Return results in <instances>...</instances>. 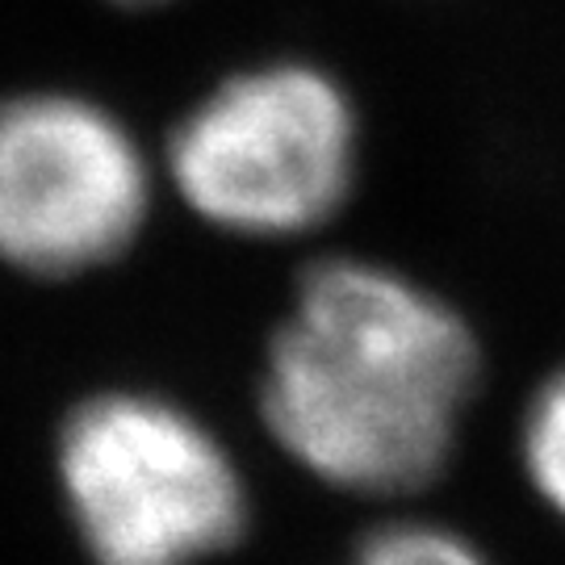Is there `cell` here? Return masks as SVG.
Here are the masks:
<instances>
[{"label":"cell","instance_id":"cell-5","mask_svg":"<svg viewBox=\"0 0 565 565\" xmlns=\"http://www.w3.org/2000/svg\"><path fill=\"white\" fill-rule=\"evenodd\" d=\"M520 461L541 503L565 520V364L541 382L520 419Z\"/></svg>","mask_w":565,"mask_h":565},{"label":"cell","instance_id":"cell-2","mask_svg":"<svg viewBox=\"0 0 565 565\" xmlns=\"http://www.w3.org/2000/svg\"><path fill=\"white\" fill-rule=\"evenodd\" d=\"M168 172L184 205L218 231L247 239L319 231L356 189V105L315 63L252 67L181 121Z\"/></svg>","mask_w":565,"mask_h":565},{"label":"cell","instance_id":"cell-6","mask_svg":"<svg viewBox=\"0 0 565 565\" xmlns=\"http://www.w3.org/2000/svg\"><path fill=\"white\" fill-rule=\"evenodd\" d=\"M352 565H490L469 536L431 520H394L364 536Z\"/></svg>","mask_w":565,"mask_h":565},{"label":"cell","instance_id":"cell-1","mask_svg":"<svg viewBox=\"0 0 565 565\" xmlns=\"http://www.w3.org/2000/svg\"><path fill=\"white\" fill-rule=\"evenodd\" d=\"M478 377L482 348L457 306L403 268L335 256L306 268L273 331L260 415L310 478L411 499L452 461Z\"/></svg>","mask_w":565,"mask_h":565},{"label":"cell","instance_id":"cell-7","mask_svg":"<svg viewBox=\"0 0 565 565\" xmlns=\"http://www.w3.org/2000/svg\"><path fill=\"white\" fill-rule=\"evenodd\" d=\"M118 4H163V0H118Z\"/></svg>","mask_w":565,"mask_h":565},{"label":"cell","instance_id":"cell-4","mask_svg":"<svg viewBox=\"0 0 565 565\" xmlns=\"http://www.w3.org/2000/svg\"><path fill=\"white\" fill-rule=\"evenodd\" d=\"M147 163L105 109L81 97L0 105V256L34 277L114 260L147 218Z\"/></svg>","mask_w":565,"mask_h":565},{"label":"cell","instance_id":"cell-3","mask_svg":"<svg viewBox=\"0 0 565 565\" xmlns=\"http://www.w3.org/2000/svg\"><path fill=\"white\" fill-rule=\"evenodd\" d=\"M60 473L97 565H193L235 545L247 524L226 448L160 398L84 403L63 427Z\"/></svg>","mask_w":565,"mask_h":565}]
</instances>
